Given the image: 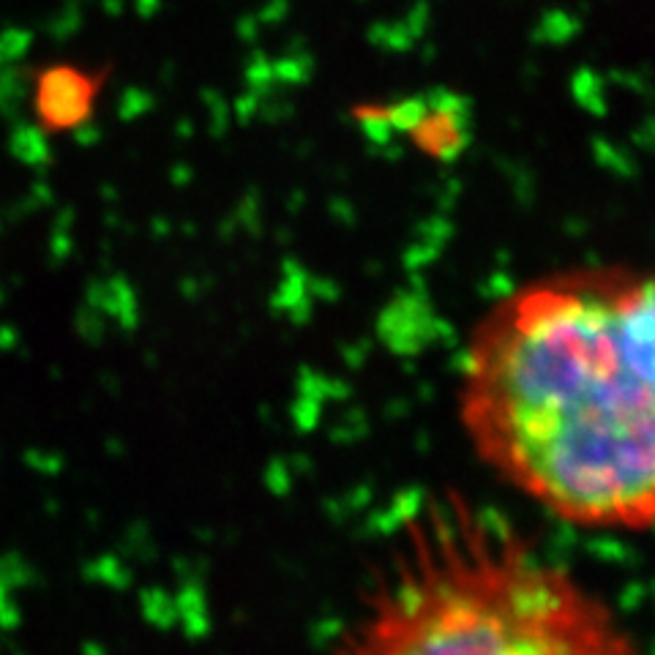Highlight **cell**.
Listing matches in <instances>:
<instances>
[{"mask_svg":"<svg viewBox=\"0 0 655 655\" xmlns=\"http://www.w3.org/2000/svg\"><path fill=\"white\" fill-rule=\"evenodd\" d=\"M459 421L557 519L655 527V276L598 265L511 290L467 341Z\"/></svg>","mask_w":655,"mask_h":655,"instance_id":"cell-1","label":"cell"},{"mask_svg":"<svg viewBox=\"0 0 655 655\" xmlns=\"http://www.w3.org/2000/svg\"><path fill=\"white\" fill-rule=\"evenodd\" d=\"M336 655H641L571 571L497 511L445 489L415 503Z\"/></svg>","mask_w":655,"mask_h":655,"instance_id":"cell-2","label":"cell"},{"mask_svg":"<svg viewBox=\"0 0 655 655\" xmlns=\"http://www.w3.org/2000/svg\"><path fill=\"white\" fill-rule=\"evenodd\" d=\"M110 71L71 60H52L31 74V113L41 134L82 132L99 110Z\"/></svg>","mask_w":655,"mask_h":655,"instance_id":"cell-3","label":"cell"}]
</instances>
